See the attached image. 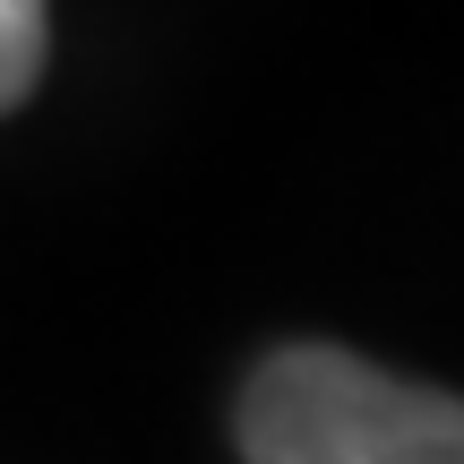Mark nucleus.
Instances as JSON below:
<instances>
[{
  "label": "nucleus",
  "mask_w": 464,
  "mask_h": 464,
  "mask_svg": "<svg viewBox=\"0 0 464 464\" xmlns=\"http://www.w3.org/2000/svg\"><path fill=\"white\" fill-rule=\"evenodd\" d=\"M44 52H52V0H0V112L44 86Z\"/></svg>",
  "instance_id": "f03ea898"
},
{
  "label": "nucleus",
  "mask_w": 464,
  "mask_h": 464,
  "mask_svg": "<svg viewBox=\"0 0 464 464\" xmlns=\"http://www.w3.org/2000/svg\"><path fill=\"white\" fill-rule=\"evenodd\" d=\"M241 464H464V404L344 344H284L232 404Z\"/></svg>",
  "instance_id": "f257e3e1"
}]
</instances>
